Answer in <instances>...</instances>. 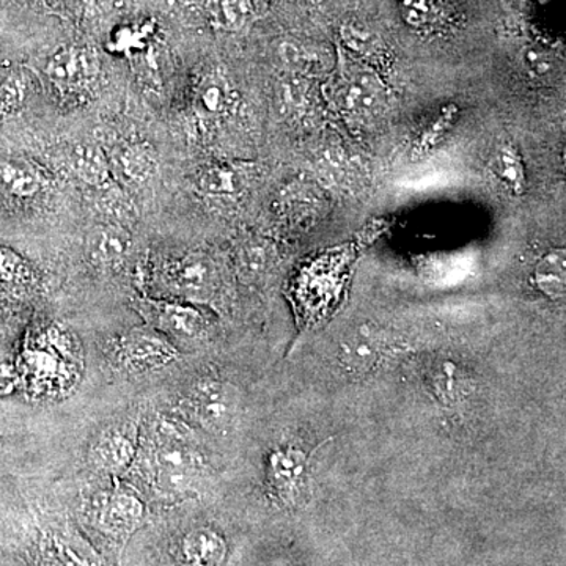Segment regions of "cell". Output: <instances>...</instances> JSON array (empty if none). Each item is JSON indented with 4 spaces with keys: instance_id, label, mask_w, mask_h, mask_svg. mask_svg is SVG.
Returning a JSON list of instances; mask_svg holds the SVG:
<instances>
[{
    "instance_id": "83f0119b",
    "label": "cell",
    "mask_w": 566,
    "mask_h": 566,
    "mask_svg": "<svg viewBox=\"0 0 566 566\" xmlns=\"http://www.w3.org/2000/svg\"><path fill=\"white\" fill-rule=\"evenodd\" d=\"M528 65L535 75L542 76L550 72L551 60L550 57L543 56V54L533 50V53L528 56Z\"/></svg>"
},
{
    "instance_id": "2e32d148",
    "label": "cell",
    "mask_w": 566,
    "mask_h": 566,
    "mask_svg": "<svg viewBox=\"0 0 566 566\" xmlns=\"http://www.w3.org/2000/svg\"><path fill=\"white\" fill-rule=\"evenodd\" d=\"M202 191L214 197H230L245 186V178L231 166H212L199 178Z\"/></svg>"
},
{
    "instance_id": "6da1fadb",
    "label": "cell",
    "mask_w": 566,
    "mask_h": 566,
    "mask_svg": "<svg viewBox=\"0 0 566 566\" xmlns=\"http://www.w3.org/2000/svg\"><path fill=\"white\" fill-rule=\"evenodd\" d=\"M332 93L337 106L354 117H372L384 106V89L375 72L348 54L340 59Z\"/></svg>"
},
{
    "instance_id": "ba28073f",
    "label": "cell",
    "mask_w": 566,
    "mask_h": 566,
    "mask_svg": "<svg viewBox=\"0 0 566 566\" xmlns=\"http://www.w3.org/2000/svg\"><path fill=\"white\" fill-rule=\"evenodd\" d=\"M45 188V178L21 159H0V189L14 199H32Z\"/></svg>"
},
{
    "instance_id": "484cf974",
    "label": "cell",
    "mask_w": 566,
    "mask_h": 566,
    "mask_svg": "<svg viewBox=\"0 0 566 566\" xmlns=\"http://www.w3.org/2000/svg\"><path fill=\"white\" fill-rule=\"evenodd\" d=\"M195 472L191 471H172L158 469L156 472V482L159 488L165 489L166 493H183L189 485L194 482Z\"/></svg>"
},
{
    "instance_id": "f1b7e54d",
    "label": "cell",
    "mask_w": 566,
    "mask_h": 566,
    "mask_svg": "<svg viewBox=\"0 0 566 566\" xmlns=\"http://www.w3.org/2000/svg\"><path fill=\"white\" fill-rule=\"evenodd\" d=\"M71 2L72 5L79 10V12H89V10L93 9L94 2H97V0H71Z\"/></svg>"
},
{
    "instance_id": "277c9868",
    "label": "cell",
    "mask_w": 566,
    "mask_h": 566,
    "mask_svg": "<svg viewBox=\"0 0 566 566\" xmlns=\"http://www.w3.org/2000/svg\"><path fill=\"white\" fill-rule=\"evenodd\" d=\"M238 395L234 387L216 381L199 384L189 398L195 419L214 431L225 430L234 423L238 414Z\"/></svg>"
},
{
    "instance_id": "5bb4252c",
    "label": "cell",
    "mask_w": 566,
    "mask_h": 566,
    "mask_svg": "<svg viewBox=\"0 0 566 566\" xmlns=\"http://www.w3.org/2000/svg\"><path fill=\"white\" fill-rule=\"evenodd\" d=\"M71 166L79 180L89 186L101 188L111 180V165L106 156L92 145L79 147L72 154Z\"/></svg>"
},
{
    "instance_id": "9a60e30c",
    "label": "cell",
    "mask_w": 566,
    "mask_h": 566,
    "mask_svg": "<svg viewBox=\"0 0 566 566\" xmlns=\"http://www.w3.org/2000/svg\"><path fill=\"white\" fill-rule=\"evenodd\" d=\"M406 23L430 31L448 20V0H398Z\"/></svg>"
},
{
    "instance_id": "d6986e66",
    "label": "cell",
    "mask_w": 566,
    "mask_h": 566,
    "mask_svg": "<svg viewBox=\"0 0 566 566\" xmlns=\"http://www.w3.org/2000/svg\"><path fill=\"white\" fill-rule=\"evenodd\" d=\"M495 172L499 180L511 191L521 194L525 186L524 166L521 156L511 145H503L497 150Z\"/></svg>"
},
{
    "instance_id": "603a6c76",
    "label": "cell",
    "mask_w": 566,
    "mask_h": 566,
    "mask_svg": "<svg viewBox=\"0 0 566 566\" xmlns=\"http://www.w3.org/2000/svg\"><path fill=\"white\" fill-rule=\"evenodd\" d=\"M27 82L21 72H14L0 86V115L13 114L24 103Z\"/></svg>"
},
{
    "instance_id": "ac0fdd59",
    "label": "cell",
    "mask_w": 566,
    "mask_h": 566,
    "mask_svg": "<svg viewBox=\"0 0 566 566\" xmlns=\"http://www.w3.org/2000/svg\"><path fill=\"white\" fill-rule=\"evenodd\" d=\"M536 285L547 296L558 297L565 292V256L561 250L551 252L539 263L535 271Z\"/></svg>"
},
{
    "instance_id": "cb8c5ba5",
    "label": "cell",
    "mask_w": 566,
    "mask_h": 566,
    "mask_svg": "<svg viewBox=\"0 0 566 566\" xmlns=\"http://www.w3.org/2000/svg\"><path fill=\"white\" fill-rule=\"evenodd\" d=\"M142 507L139 500L131 495H117L109 502V517L115 522H131L139 518Z\"/></svg>"
},
{
    "instance_id": "8992f818",
    "label": "cell",
    "mask_w": 566,
    "mask_h": 566,
    "mask_svg": "<svg viewBox=\"0 0 566 566\" xmlns=\"http://www.w3.org/2000/svg\"><path fill=\"white\" fill-rule=\"evenodd\" d=\"M131 236L118 225H98L86 238V256L93 267H117L128 256Z\"/></svg>"
},
{
    "instance_id": "30bf717a",
    "label": "cell",
    "mask_w": 566,
    "mask_h": 566,
    "mask_svg": "<svg viewBox=\"0 0 566 566\" xmlns=\"http://www.w3.org/2000/svg\"><path fill=\"white\" fill-rule=\"evenodd\" d=\"M344 364L355 372H369L381 355V337L372 326L354 329L340 350Z\"/></svg>"
},
{
    "instance_id": "4fadbf2b",
    "label": "cell",
    "mask_w": 566,
    "mask_h": 566,
    "mask_svg": "<svg viewBox=\"0 0 566 566\" xmlns=\"http://www.w3.org/2000/svg\"><path fill=\"white\" fill-rule=\"evenodd\" d=\"M115 167L120 176L131 183H144L155 173L154 148L145 144L125 145L115 154Z\"/></svg>"
},
{
    "instance_id": "e0dca14e",
    "label": "cell",
    "mask_w": 566,
    "mask_h": 566,
    "mask_svg": "<svg viewBox=\"0 0 566 566\" xmlns=\"http://www.w3.org/2000/svg\"><path fill=\"white\" fill-rule=\"evenodd\" d=\"M281 56L290 68L301 72L321 71L329 65V56L325 50L299 43H283Z\"/></svg>"
},
{
    "instance_id": "7c38bea8",
    "label": "cell",
    "mask_w": 566,
    "mask_h": 566,
    "mask_svg": "<svg viewBox=\"0 0 566 566\" xmlns=\"http://www.w3.org/2000/svg\"><path fill=\"white\" fill-rule=\"evenodd\" d=\"M228 103H230V90L223 76L217 72L205 76L195 90V114L203 120L216 118L227 111Z\"/></svg>"
},
{
    "instance_id": "ffe728a7",
    "label": "cell",
    "mask_w": 566,
    "mask_h": 566,
    "mask_svg": "<svg viewBox=\"0 0 566 566\" xmlns=\"http://www.w3.org/2000/svg\"><path fill=\"white\" fill-rule=\"evenodd\" d=\"M156 467L158 469L197 472L199 456L184 442H162L156 450Z\"/></svg>"
},
{
    "instance_id": "3957f363",
    "label": "cell",
    "mask_w": 566,
    "mask_h": 566,
    "mask_svg": "<svg viewBox=\"0 0 566 566\" xmlns=\"http://www.w3.org/2000/svg\"><path fill=\"white\" fill-rule=\"evenodd\" d=\"M100 71V60L92 47L65 46L50 56L46 75L50 83L65 93L81 92L92 86Z\"/></svg>"
},
{
    "instance_id": "4316f807",
    "label": "cell",
    "mask_w": 566,
    "mask_h": 566,
    "mask_svg": "<svg viewBox=\"0 0 566 566\" xmlns=\"http://www.w3.org/2000/svg\"><path fill=\"white\" fill-rule=\"evenodd\" d=\"M167 13L183 16L184 13L191 12L194 9V0H156Z\"/></svg>"
},
{
    "instance_id": "5b68a950",
    "label": "cell",
    "mask_w": 566,
    "mask_h": 566,
    "mask_svg": "<svg viewBox=\"0 0 566 566\" xmlns=\"http://www.w3.org/2000/svg\"><path fill=\"white\" fill-rule=\"evenodd\" d=\"M120 361L133 370L156 369L172 362L177 350L162 337L145 330H134L118 344Z\"/></svg>"
},
{
    "instance_id": "7a4b0ae2",
    "label": "cell",
    "mask_w": 566,
    "mask_h": 566,
    "mask_svg": "<svg viewBox=\"0 0 566 566\" xmlns=\"http://www.w3.org/2000/svg\"><path fill=\"white\" fill-rule=\"evenodd\" d=\"M166 282L177 295L208 301L219 283L216 263L206 253L191 252L166 268Z\"/></svg>"
},
{
    "instance_id": "8fae6325",
    "label": "cell",
    "mask_w": 566,
    "mask_h": 566,
    "mask_svg": "<svg viewBox=\"0 0 566 566\" xmlns=\"http://www.w3.org/2000/svg\"><path fill=\"white\" fill-rule=\"evenodd\" d=\"M307 456L295 449H282L272 453L270 459V477L272 484L283 495H292L304 480L307 472Z\"/></svg>"
},
{
    "instance_id": "7402d4cb",
    "label": "cell",
    "mask_w": 566,
    "mask_h": 566,
    "mask_svg": "<svg viewBox=\"0 0 566 566\" xmlns=\"http://www.w3.org/2000/svg\"><path fill=\"white\" fill-rule=\"evenodd\" d=\"M342 38L348 49L353 50L358 56L377 57L381 50H383L377 36L372 34V32L358 27V25H344L342 29Z\"/></svg>"
},
{
    "instance_id": "d4e9b609",
    "label": "cell",
    "mask_w": 566,
    "mask_h": 566,
    "mask_svg": "<svg viewBox=\"0 0 566 566\" xmlns=\"http://www.w3.org/2000/svg\"><path fill=\"white\" fill-rule=\"evenodd\" d=\"M29 274L24 260L12 249L0 246V281L18 282Z\"/></svg>"
},
{
    "instance_id": "9c48e42d",
    "label": "cell",
    "mask_w": 566,
    "mask_h": 566,
    "mask_svg": "<svg viewBox=\"0 0 566 566\" xmlns=\"http://www.w3.org/2000/svg\"><path fill=\"white\" fill-rule=\"evenodd\" d=\"M133 441L126 434L120 431H109L103 434L92 450H90V460L98 469L109 472V474H117L129 466L134 456Z\"/></svg>"
},
{
    "instance_id": "52a82bcc",
    "label": "cell",
    "mask_w": 566,
    "mask_h": 566,
    "mask_svg": "<svg viewBox=\"0 0 566 566\" xmlns=\"http://www.w3.org/2000/svg\"><path fill=\"white\" fill-rule=\"evenodd\" d=\"M150 312L156 325L178 339H195L205 330L201 312L186 304L150 303Z\"/></svg>"
},
{
    "instance_id": "44dd1931",
    "label": "cell",
    "mask_w": 566,
    "mask_h": 566,
    "mask_svg": "<svg viewBox=\"0 0 566 566\" xmlns=\"http://www.w3.org/2000/svg\"><path fill=\"white\" fill-rule=\"evenodd\" d=\"M210 13L214 23L228 31H236L248 23L252 3L250 0H210Z\"/></svg>"
}]
</instances>
